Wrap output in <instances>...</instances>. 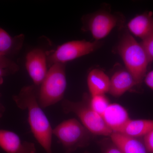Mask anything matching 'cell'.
I'll return each instance as SVG.
<instances>
[{"label": "cell", "instance_id": "6da1fadb", "mask_svg": "<svg viewBox=\"0 0 153 153\" xmlns=\"http://www.w3.org/2000/svg\"><path fill=\"white\" fill-rule=\"evenodd\" d=\"M13 99L20 109L27 110L28 122L33 135L46 153H52L53 129L38 102L36 85L24 86Z\"/></svg>", "mask_w": 153, "mask_h": 153}, {"label": "cell", "instance_id": "7a4b0ae2", "mask_svg": "<svg viewBox=\"0 0 153 153\" xmlns=\"http://www.w3.org/2000/svg\"><path fill=\"white\" fill-rule=\"evenodd\" d=\"M117 51L122 58L126 68L133 76L138 86L142 83L151 64L144 48L128 30L124 32Z\"/></svg>", "mask_w": 153, "mask_h": 153}, {"label": "cell", "instance_id": "3957f363", "mask_svg": "<svg viewBox=\"0 0 153 153\" xmlns=\"http://www.w3.org/2000/svg\"><path fill=\"white\" fill-rule=\"evenodd\" d=\"M65 64L52 65L41 85L38 100L42 108H46L63 100L67 86Z\"/></svg>", "mask_w": 153, "mask_h": 153}, {"label": "cell", "instance_id": "277c9868", "mask_svg": "<svg viewBox=\"0 0 153 153\" xmlns=\"http://www.w3.org/2000/svg\"><path fill=\"white\" fill-rule=\"evenodd\" d=\"M89 100L90 99L85 93L81 101L73 102L63 100L61 105L65 113H72L76 115L91 133L97 135L110 136L112 131L105 123L101 116L91 107Z\"/></svg>", "mask_w": 153, "mask_h": 153}, {"label": "cell", "instance_id": "5b68a950", "mask_svg": "<svg viewBox=\"0 0 153 153\" xmlns=\"http://www.w3.org/2000/svg\"><path fill=\"white\" fill-rule=\"evenodd\" d=\"M53 134L62 144L65 153H72L88 146L92 134L76 119L71 118L56 126L53 129Z\"/></svg>", "mask_w": 153, "mask_h": 153}, {"label": "cell", "instance_id": "8992f818", "mask_svg": "<svg viewBox=\"0 0 153 153\" xmlns=\"http://www.w3.org/2000/svg\"><path fill=\"white\" fill-rule=\"evenodd\" d=\"M99 41L76 40L66 42L47 54L48 66L56 63L65 64L68 61L85 56L95 51L100 46Z\"/></svg>", "mask_w": 153, "mask_h": 153}, {"label": "cell", "instance_id": "52a82bcc", "mask_svg": "<svg viewBox=\"0 0 153 153\" xmlns=\"http://www.w3.org/2000/svg\"><path fill=\"white\" fill-rule=\"evenodd\" d=\"M82 30L89 31L95 41H99L109 35L117 26L122 24L119 18L106 12H99L85 17Z\"/></svg>", "mask_w": 153, "mask_h": 153}, {"label": "cell", "instance_id": "ba28073f", "mask_svg": "<svg viewBox=\"0 0 153 153\" xmlns=\"http://www.w3.org/2000/svg\"><path fill=\"white\" fill-rule=\"evenodd\" d=\"M47 54L39 48L32 49L26 58V67L35 85H41L48 72Z\"/></svg>", "mask_w": 153, "mask_h": 153}, {"label": "cell", "instance_id": "9c48e42d", "mask_svg": "<svg viewBox=\"0 0 153 153\" xmlns=\"http://www.w3.org/2000/svg\"><path fill=\"white\" fill-rule=\"evenodd\" d=\"M0 147L7 153H36L35 144L22 140L17 134L0 129Z\"/></svg>", "mask_w": 153, "mask_h": 153}, {"label": "cell", "instance_id": "30bf717a", "mask_svg": "<svg viewBox=\"0 0 153 153\" xmlns=\"http://www.w3.org/2000/svg\"><path fill=\"white\" fill-rule=\"evenodd\" d=\"M101 116L112 132H120L131 119L126 109L117 103H110Z\"/></svg>", "mask_w": 153, "mask_h": 153}, {"label": "cell", "instance_id": "8fae6325", "mask_svg": "<svg viewBox=\"0 0 153 153\" xmlns=\"http://www.w3.org/2000/svg\"><path fill=\"white\" fill-rule=\"evenodd\" d=\"M136 86L138 85L129 72L126 68H120L110 78L108 93L114 97H120Z\"/></svg>", "mask_w": 153, "mask_h": 153}, {"label": "cell", "instance_id": "7c38bea8", "mask_svg": "<svg viewBox=\"0 0 153 153\" xmlns=\"http://www.w3.org/2000/svg\"><path fill=\"white\" fill-rule=\"evenodd\" d=\"M127 26L129 32L143 41L153 33V13L146 12L137 15L128 22Z\"/></svg>", "mask_w": 153, "mask_h": 153}, {"label": "cell", "instance_id": "4fadbf2b", "mask_svg": "<svg viewBox=\"0 0 153 153\" xmlns=\"http://www.w3.org/2000/svg\"><path fill=\"white\" fill-rule=\"evenodd\" d=\"M87 84L91 96L105 94L109 91L110 78L102 70L94 68L88 73Z\"/></svg>", "mask_w": 153, "mask_h": 153}, {"label": "cell", "instance_id": "5bb4252c", "mask_svg": "<svg viewBox=\"0 0 153 153\" xmlns=\"http://www.w3.org/2000/svg\"><path fill=\"white\" fill-rule=\"evenodd\" d=\"M110 137L124 153H148L143 140L139 138L117 132H113Z\"/></svg>", "mask_w": 153, "mask_h": 153}, {"label": "cell", "instance_id": "9a60e30c", "mask_svg": "<svg viewBox=\"0 0 153 153\" xmlns=\"http://www.w3.org/2000/svg\"><path fill=\"white\" fill-rule=\"evenodd\" d=\"M153 129V120H132L126 124L120 133L131 137H143Z\"/></svg>", "mask_w": 153, "mask_h": 153}, {"label": "cell", "instance_id": "2e32d148", "mask_svg": "<svg viewBox=\"0 0 153 153\" xmlns=\"http://www.w3.org/2000/svg\"><path fill=\"white\" fill-rule=\"evenodd\" d=\"M24 37L22 34L12 37L0 28V54L6 56L16 54L22 48Z\"/></svg>", "mask_w": 153, "mask_h": 153}, {"label": "cell", "instance_id": "e0dca14e", "mask_svg": "<svg viewBox=\"0 0 153 153\" xmlns=\"http://www.w3.org/2000/svg\"><path fill=\"white\" fill-rule=\"evenodd\" d=\"M89 103L95 112L102 116L110 104L105 94H98L91 96Z\"/></svg>", "mask_w": 153, "mask_h": 153}, {"label": "cell", "instance_id": "ac0fdd59", "mask_svg": "<svg viewBox=\"0 0 153 153\" xmlns=\"http://www.w3.org/2000/svg\"><path fill=\"white\" fill-rule=\"evenodd\" d=\"M141 44L144 48L152 63L153 61V33L147 38L142 41Z\"/></svg>", "mask_w": 153, "mask_h": 153}, {"label": "cell", "instance_id": "d6986e66", "mask_svg": "<svg viewBox=\"0 0 153 153\" xmlns=\"http://www.w3.org/2000/svg\"><path fill=\"white\" fill-rule=\"evenodd\" d=\"M0 66L10 69L16 73L19 70L18 65L14 61L5 55L0 54Z\"/></svg>", "mask_w": 153, "mask_h": 153}, {"label": "cell", "instance_id": "ffe728a7", "mask_svg": "<svg viewBox=\"0 0 153 153\" xmlns=\"http://www.w3.org/2000/svg\"><path fill=\"white\" fill-rule=\"evenodd\" d=\"M102 153H124L120 148L111 140L101 146Z\"/></svg>", "mask_w": 153, "mask_h": 153}, {"label": "cell", "instance_id": "44dd1931", "mask_svg": "<svg viewBox=\"0 0 153 153\" xmlns=\"http://www.w3.org/2000/svg\"><path fill=\"white\" fill-rule=\"evenodd\" d=\"M143 141L148 153H153V129L143 137Z\"/></svg>", "mask_w": 153, "mask_h": 153}, {"label": "cell", "instance_id": "7402d4cb", "mask_svg": "<svg viewBox=\"0 0 153 153\" xmlns=\"http://www.w3.org/2000/svg\"><path fill=\"white\" fill-rule=\"evenodd\" d=\"M144 81L146 85L153 91V70L147 73Z\"/></svg>", "mask_w": 153, "mask_h": 153}, {"label": "cell", "instance_id": "603a6c76", "mask_svg": "<svg viewBox=\"0 0 153 153\" xmlns=\"http://www.w3.org/2000/svg\"><path fill=\"white\" fill-rule=\"evenodd\" d=\"M13 71L10 69L3 68L0 66V86L4 82V77L5 76L14 74Z\"/></svg>", "mask_w": 153, "mask_h": 153}, {"label": "cell", "instance_id": "cb8c5ba5", "mask_svg": "<svg viewBox=\"0 0 153 153\" xmlns=\"http://www.w3.org/2000/svg\"><path fill=\"white\" fill-rule=\"evenodd\" d=\"M5 110V108L4 106L0 102V111L4 112Z\"/></svg>", "mask_w": 153, "mask_h": 153}, {"label": "cell", "instance_id": "d4e9b609", "mask_svg": "<svg viewBox=\"0 0 153 153\" xmlns=\"http://www.w3.org/2000/svg\"><path fill=\"white\" fill-rule=\"evenodd\" d=\"M4 113V112H3V111H0V118L2 117Z\"/></svg>", "mask_w": 153, "mask_h": 153}, {"label": "cell", "instance_id": "484cf974", "mask_svg": "<svg viewBox=\"0 0 153 153\" xmlns=\"http://www.w3.org/2000/svg\"><path fill=\"white\" fill-rule=\"evenodd\" d=\"M85 153H88V152H85Z\"/></svg>", "mask_w": 153, "mask_h": 153}]
</instances>
